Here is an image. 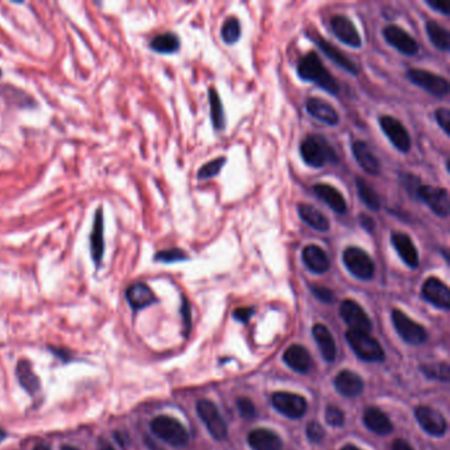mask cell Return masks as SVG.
<instances>
[{
  "label": "cell",
  "mask_w": 450,
  "mask_h": 450,
  "mask_svg": "<svg viewBox=\"0 0 450 450\" xmlns=\"http://www.w3.org/2000/svg\"><path fill=\"white\" fill-rule=\"evenodd\" d=\"M297 75L302 81L317 84L329 94L337 95L339 93L337 79L330 75L316 52H309L301 57L297 64Z\"/></svg>",
  "instance_id": "cell-1"
},
{
  "label": "cell",
  "mask_w": 450,
  "mask_h": 450,
  "mask_svg": "<svg viewBox=\"0 0 450 450\" xmlns=\"http://www.w3.org/2000/svg\"><path fill=\"white\" fill-rule=\"evenodd\" d=\"M300 155L307 165L316 169L337 160L336 150L321 135H308L301 141Z\"/></svg>",
  "instance_id": "cell-2"
},
{
  "label": "cell",
  "mask_w": 450,
  "mask_h": 450,
  "mask_svg": "<svg viewBox=\"0 0 450 450\" xmlns=\"http://www.w3.org/2000/svg\"><path fill=\"white\" fill-rule=\"evenodd\" d=\"M152 432L175 448H182L188 444L189 433L177 419L170 416H158L150 422Z\"/></svg>",
  "instance_id": "cell-3"
},
{
  "label": "cell",
  "mask_w": 450,
  "mask_h": 450,
  "mask_svg": "<svg viewBox=\"0 0 450 450\" xmlns=\"http://www.w3.org/2000/svg\"><path fill=\"white\" fill-rule=\"evenodd\" d=\"M346 339L356 356L367 362H380L385 359V350L375 338L366 331L349 329Z\"/></svg>",
  "instance_id": "cell-4"
},
{
  "label": "cell",
  "mask_w": 450,
  "mask_h": 450,
  "mask_svg": "<svg viewBox=\"0 0 450 450\" xmlns=\"http://www.w3.org/2000/svg\"><path fill=\"white\" fill-rule=\"evenodd\" d=\"M342 260L347 271L359 280H371L375 275V264L371 256L361 247L350 246L344 251Z\"/></svg>",
  "instance_id": "cell-5"
},
{
  "label": "cell",
  "mask_w": 450,
  "mask_h": 450,
  "mask_svg": "<svg viewBox=\"0 0 450 450\" xmlns=\"http://www.w3.org/2000/svg\"><path fill=\"white\" fill-rule=\"evenodd\" d=\"M407 77L412 81L413 84H417L419 87H422L427 93H429L436 98H444L449 93L448 79L429 70L410 69L407 72Z\"/></svg>",
  "instance_id": "cell-6"
},
{
  "label": "cell",
  "mask_w": 450,
  "mask_h": 450,
  "mask_svg": "<svg viewBox=\"0 0 450 450\" xmlns=\"http://www.w3.org/2000/svg\"><path fill=\"white\" fill-rule=\"evenodd\" d=\"M379 124L382 131L385 132L387 139L391 141L399 152L407 153L412 147V141L410 132L404 127L403 123L391 115H383L379 118Z\"/></svg>",
  "instance_id": "cell-7"
},
{
  "label": "cell",
  "mask_w": 450,
  "mask_h": 450,
  "mask_svg": "<svg viewBox=\"0 0 450 450\" xmlns=\"http://www.w3.org/2000/svg\"><path fill=\"white\" fill-rule=\"evenodd\" d=\"M416 194L436 216L441 218H446L449 216L450 198L446 189L422 185L416 189Z\"/></svg>",
  "instance_id": "cell-8"
},
{
  "label": "cell",
  "mask_w": 450,
  "mask_h": 450,
  "mask_svg": "<svg viewBox=\"0 0 450 450\" xmlns=\"http://www.w3.org/2000/svg\"><path fill=\"white\" fill-rule=\"evenodd\" d=\"M393 322H394L396 331L407 344L420 345V344H424L428 338L427 330L422 328L420 324L415 322L407 314H404L402 310H393Z\"/></svg>",
  "instance_id": "cell-9"
},
{
  "label": "cell",
  "mask_w": 450,
  "mask_h": 450,
  "mask_svg": "<svg viewBox=\"0 0 450 450\" xmlns=\"http://www.w3.org/2000/svg\"><path fill=\"white\" fill-rule=\"evenodd\" d=\"M198 416L207 425V431L216 439L221 441L227 436V425L224 417L218 411L216 404L210 400H199L197 403Z\"/></svg>",
  "instance_id": "cell-10"
},
{
  "label": "cell",
  "mask_w": 450,
  "mask_h": 450,
  "mask_svg": "<svg viewBox=\"0 0 450 450\" xmlns=\"http://www.w3.org/2000/svg\"><path fill=\"white\" fill-rule=\"evenodd\" d=\"M271 402L273 407L288 419H300L308 408V403L304 396L291 393H275Z\"/></svg>",
  "instance_id": "cell-11"
},
{
  "label": "cell",
  "mask_w": 450,
  "mask_h": 450,
  "mask_svg": "<svg viewBox=\"0 0 450 450\" xmlns=\"http://www.w3.org/2000/svg\"><path fill=\"white\" fill-rule=\"evenodd\" d=\"M385 41L404 56H415L419 52V44L405 29L390 24L383 28Z\"/></svg>",
  "instance_id": "cell-12"
},
{
  "label": "cell",
  "mask_w": 450,
  "mask_h": 450,
  "mask_svg": "<svg viewBox=\"0 0 450 450\" xmlns=\"http://www.w3.org/2000/svg\"><path fill=\"white\" fill-rule=\"evenodd\" d=\"M415 416L422 429L431 436L441 437L448 431V422L445 420V417L431 407H427V405L417 407L415 411Z\"/></svg>",
  "instance_id": "cell-13"
},
{
  "label": "cell",
  "mask_w": 450,
  "mask_h": 450,
  "mask_svg": "<svg viewBox=\"0 0 450 450\" xmlns=\"http://www.w3.org/2000/svg\"><path fill=\"white\" fill-rule=\"evenodd\" d=\"M341 317L349 325L351 330H359V331H366L368 333L373 324L371 319L367 316L363 308L354 300H345L341 304Z\"/></svg>",
  "instance_id": "cell-14"
},
{
  "label": "cell",
  "mask_w": 450,
  "mask_h": 450,
  "mask_svg": "<svg viewBox=\"0 0 450 450\" xmlns=\"http://www.w3.org/2000/svg\"><path fill=\"white\" fill-rule=\"evenodd\" d=\"M422 297L440 309H450V291L448 285L437 278H428L422 288Z\"/></svg>",
  "instance_id": "cell-15"
},
{
  "label": "cell",
  "mask_w": 450,
  "mask_h": 450,
  "mask_svg": "<svg viewBox=\"0 0 450 450\" xmlns=\"http://www.w3.org/2000/svg\"><path fill=\"white\" fill-rule=\"evenodd\" d=\"M330 27L339 41L349 47H362V38L350 18L345 15H334L330 20Z\"/></svg>",
  "instance_id": "cell-16"
},
{
  "label": "cell",
  "mask_w": 450,
  "mask_h": 450,
  "mask_svg": "<svg viewBox=\"0 0 450 450\" xmlns=\"http://www.w3.org/2000/svg\"><path fill=\"white\" fill-rule=\"evenodd\" d=\"M391 243L394 246L395 250L397 255L400 256V259L403 260L410 268H417L420 258H419V251L416 248V246L413 243L412 238L402 231H394L391 234Z\"/></svg>",
  "instance_id": "cell-17"
},
{
  "label": "cell",
  "mask_w": 450,
  "mask_h": 450,
  "mask_svg": "<svg viewBox=\"0 0 450 450\" xmlns=\"http://www.w3.org/2000/svg\"><path fill=\"white\" fill-rule=\"evenodd\" d=\"M93 229L90 234V253L95 265H101L104 256V209L98 207L95 210Z\"/></svg>",
  "instance_id": "cell-18"
},
{
  "label": "cell",
  "mask_w": 450,
  "mask_h": 450,
  "mask_svg": "<svg viewBox=\"0 0 450 450\" xmlns=\"http://www.w3.org/2000/svg\"><path fill=\"white\" fill-rule=\"evenodd\" d=\"M305 106H307V111L313 118L319 119V122L325 123L331 127L337 126L339 123V115H338L337 110L325 99L312 97V98L307 99Z\"/></svg>",
  "instance_id": "cell-19"
},
{
  "label": "cell",
  "mask_w": 450,
  "mask_h": 450,
  "mask_svg": "<svg viewBox=\"0 0 450 450\" xmlns=\"http://www.w3.org/2000/svg\"><path fill=\"white\" fill-rule=\"evenodd\" d=\"M287 366L299 374H308L313 367V359L309 351L300 345H292L288 347L282 356Z\"/></svg>",
  "instance_id": "cell-20"
},
{
  "label": "cell",
  "mask_w": 450,
  "mask_h": 450,
  "mask_svg": "<svg viewBox=\"0 0 450 450\" xmlns=\"http://www.w3.org/2000/svg\"><path fill=\"white\" fill-rule=\"evenodd\" d=\"M302 262L309 271L314 273H328L330 268L328 253L317 244H308L304 247Z\"/></svg>",
  "instance_id": "cell-21"
},
{
  "label": "cell",
  "mask_w": 450,
  "mask_h": 450,
  "mask_svg": "<svg viewBox=\"0 0 450 450\" xmlns=\"http://www.w3.org/2000/svg\"><path fill=\"white\" fill-rule=\"evenodd\" d=\"M351 150L359 167L371 176H376L380 172V161L370 150L365 141H356L351 144Z\"/></svg>",
  "instance_id": "cell-22"
},
{
  "label": "cell",
  "mask_w": 450,
  "mask_h": 450,
  "mask_svg": "<svg viewBox=\"0 0 450 450\" xmlns=\"http://www.w3.org/2000/svg\"><path fill=\"white\" fill-rule=\"evenodd\" d=\"M126 297H127L128 304L135 310L144 309L158 301L156 295L153 293L150 287L146 282H133L127 288Z\"/></svg>",
  "instance_id": "cell-23"
},
{
  "label": "cell",
  "mask_w": 450,
  "mask_h": 450,
  "mask_svg": "<svg viewBox=\"0 0 450 450\" xmlns=\"http://www.w3.org/2000/svg\"><path fill=\"white\" fill-rule=\"evenodd\" d=\"M334 385L339 394L345 397H356L361 394L365 388V382L361 376L350 371V370H344L341 371L336 379H334Z\"/></svg>",
  "instance_id": "cell-24"
},
{
  "label": "cell",
  "mask_w": 450,
  "mask_h": 450,
  "mask_svg": "<svg viewBox=\"0 0 450 450\" xmlns=\"http://www.w3.org/2000/svg\"><path fill=\"white\" fill-rule=\"evenodd\" d=\"M314 194L322 199L337 214H345L347 212L346 199L337 188L329 184H316L313 187Z\"/></svg>",
  "instance_id": "cell-25"
},
{
  "label": "cell",
  "mask_w": 450,
  "mask_h": 450,
  "mask_svg": "<svg viewBox=\"0 0 450 450\" xmlns=\"http://www.w3.org/2000/svg\"><path fill=\"white\" fill-rule=\"evenodd\" d=\"M314 41L319 45V49L325 53V56L330 58L334 64H337L339 67H342L344 70H346L351 75H358L359 70L354 61H351L349 57L345 56L337 47L331 45L328 40L319 38L317 35H314Z\"/></svg>",
  "instance_id": "cell-26"
},
{
  "label": "cell",
  "mask_w": 450,
  "mask_h": 450,
  "mask_svg": "<svg viewBox=\"0 0 450 450\" xmlns=\"http://www.w3.org/2000/svg\"><path fill=\"white\" fill-rule=\"evenodd\" d=\"M248 445L253 450H282V439L270 429H253L248 434Z\"/></svg>",
  "instance_id": "cell-27"
},
{
  "label": "cell",
  "mask_w": 450,
  "mask_h": 450,
  "mask_svg": "<svg viewBox=\"0 0 450 450\" xmlns=\"http://www.w3.org/2000/svg\"><path fill=\"white\" fill-rule=\"evenodd\" d=\"M312 331H313V337L317 342V346H319L322 358L328 362H333L337 356V346H336V341L331 336L330 330L322 324H316Z\"/></svg>",
  "instance_id": "cell-28"
},
{
  "label": "cell",
  "mask_w": 450,
  "mask_h": 450,
  "mask_svg": "<svg viewBox=\"0 0 450 450\" xmlns=\"http://www.w3.org/2000/svg\"><path fill=\"white\" fill-rule=\"evenodd\" d=\"M363 422L370 431L375 432L376 434L380 436H387L394 429V425L388 416L376 407L367 408L363 415Z\"/></svg>",
  "instance_id": "cell-29"
},
{
  "label": "cell",
  "mask_w": 450,
  "mask_h": 450,
  "mask_svg": "<svg viewBox=\"0 0 450 450\" xmlns=\"http://www.w3.org/2000/svg\"><path fill=\"white\" fill-rule=\"evenodd\" d=\"M297 212L301 219L312 227L313 230H317L319 233H326L330 229V221L328 216L321 213L319 209L309 204H299Z\"/></svg>",
  "instance_id": "cell-30"
},
{
  "label": "cell",
  "mask_w": 450,
  "mask_h": 450,
  "mask_svg": "<svg viewBox=\"0 0 450 450\" xmlns=\"http://www.w3.org/2000/svg\"><path fill=\"white\" fill-rule=\"evenodd\" d=\"M16 374L19 379L21 387L29 393V394H36L40 390V379L33 371L31 362L27 359H20L16 368Z\"/></svg>",
  "instance_id": "cell-31"
},
{
  "label": "cell",
  "mask_w": 450,
  "mask_h": 450,
  "mask_svg": "<svg viewBox=\"0 0 450 450\" xmlns=\"http://www.w3.org/2000/svg\"><path fill=\"white\" fill-rule=\"evenodd\" d=\"M150 47L160 55H173L180 49V38L172 32L160 33L150 40Z\"/></svg>",
  "instance_id": "cell-32"
},
{
  "label": "cell",
  "mask_w": 450,
  "mask_h": 450,
  "mask_svg": "<svg viewBox=\"0 0 450 450\" xmlns=\"http://www.w3.org/2000/svg\"><path fill=\"white\" fill-rule=\"evenodd\" d=\"M427 35L432 41V44L437 49L448 52L450 49V36L448 29L444 28L437 21L428 20L425 24Z\"/></svg>",
  "instance_id": "cell-33"
},
{
  "label": "cell",
  "mask_w": 450,
  "mask_h": 450,
  "mask_svg": "<svg viewBox=\"0 0 450 450\" xmlns=\"http://www.w3.org/2000/svg\"><path fill=\"white\" fill-rule=\"evenodd\" d=\"M356 185L358 196L363 202V205H366L367 209H370L373 212H379L382 207V202H380V198L378 196L375 189L373 188L366 180H363L362 177L356 178Z\"/></svg>",
  "instance_id": "cell-34"
},
{
  "label": "cell",
  "mask_w": 450,
  "mask_h": 450,
  "mask_svg": "<svg viewBox=\"0 0 450 450\" xmlns=\"http://www.w3.org/2000/svg\"><path fill=\"white\" fill-rule=\"evenodd\" d=\"M209 102H210V115H212V122L216 130H225L226 118L224 104L221 101V97L218 94L214 87L209 89Z\"/></svg>",
  "instance_id": "cell-35"
},
{
  "label": "cell",
  "mask_w": 450,
  "mask_h": 450,
  "mask_svg": "<svg viewBox=\"0 0 450 450\" xmlns=\"http://www.w3.org/2000/svg\"><path fill=\"white\" fill-rule=\"evenodd\" d=\"M242 35V26L241 21L235 16H231L225 20L222 28H221V36L226 44H235L241 38Z\"/></svg>",
  "instance_id": "cell-36"
},
{
  "label": "cell",
  "mask_w": 450,
  "mask_h": 450,
  "mask_svg": "<svg viewBox=\"0 0 450 450\" xmlns=\"http://www.w3.org/2000/svg\"><path fill=\"white\" fill-rule=\"evenodd\" d=\"M226 163H227V159H226L225 156H219V158H216V159L209 161L207 164H204L197 172L198 180L204 181V180L216 177L221 173V170L225 167Z\"/></svg>",
  "instance_id": "cell-37"
},
{
  "label": "cell",
  "mask_w": 450,
  "mask_h": 450,
  "mask_svg": "<svg viewBox=\"0 0 450 450\" xmlns=\"http://www.w3.org/2000/svg\"><path fill=\"white\" fill-rule=\"evenodd\" d=\"M188 259V253L181 248H177V247L168 248V250H161L155 255V262L164 263V264L185 262Z\"/></svg>",
  "instance_id": "cell-38"
},
{
  "label": "cell",
  "mask_w": 450,
  "mask_h": 450,
  "mask_svg": "<svg viewBox=\"0 0 450 450\" xmlns=\"http://www.w3.org/2000/svg\"><path fill=\"white\" fill-rule=\"evenodd\" d=\"M424 374L437 380H449V366L446 363H434V365H427L422 366Z\"/></svg>",
  "instance_id": "cell-39"
},
{
  "label": "cell",
  "mask_w": 450,
  "mask_h": 450,
  "mask_svg": "<svg viewBox=\"0 0 450 450\" xmlns=\"http://www.w3.org/2000/svg\"><path fill=\"white\" fill-rule=\"evenodd\" d=\"M325 419L330 425L333 427H342L345 424V413L342 412L338 407L334 405H329L325 411Z\"/></svg>",
  "instance_id": "cell-40"
},
{
  "label": "cell",
  "mask_w": 450,
  "mask_h": 450,
  "mask_svg": "<svg viewBox=\"0 0 450 450\" xmlns=\"http://www.w3.org/2000/svg\"><path fill=\"white\" fill-rule=\"evenodd\" d=\"M236 405H238V411L242 415L243 419L253 420L255 415H256V410H255V405H253V402L250 399L241 397V399H238Z\"/></svg>",
  "instance_id": "cell-41"
},
{
  "label": "cell",
  "mask_w": 450,
  "mask_h": 450,
  "mask_svg": "<svg viewBox=\"0 0 450 450\" xmlns=\"http://www.w3.org/2000/svg\"><path fill=\"white\" fill-rule=\"evenodd\" d=\"M436 122L446 135H450V111L448 107H440L434 113Z\"/></svg>",
  "instance_id": "cell-42"
},
{
  "label": "cell",
  "mask_w": 450,
  "mask_h": 450,
  "mask_svg": "<svg viewBox=\"0 0 450 450\" xmlns=\"http://www.w3.org/2000/svg\"><path fill=\"white\" fill-rule=\"evenodd\" d=\"M307 434H308V439H309L312 442L319 444V442L324 440L325 431H324V428L319 425V422H312L308 424Z\"/></svg>",
  "instance_id": "cell-43"
},
{
  "label": "cell",
  "mask_w": 450,
  "mask_h": 450,
  "mask_svg": "<svg viewBox=\"0 0 450 450\" xmlns=\"http://www.w3.org/2000/svg\"><path fill=\"white\" fill-rule=\"evenodd\" d=\"M312 293L322 302H333L334 300V293L331 290H329L326 287L322 285H313L312 287Z\"/></svg>",
  "instance_id": "cell-44"
},
{
  "label": "cell",
  "mask_w": 450,
  "mask_h": 450,
  "mask_svg": "<svg viewBox=\"0 0 450 450\" xmlns=\"http://www.w3.org/2000/svg\"><path fill=\"white\" fill-rule=\"evenodd\" d=\"M359 222H361V226H362L366 231H368L370 234L375 230V219H374L373 216L366 214V213H362V214L359 216Z\"/></svg>",
  "instance_id": "cell-45"
},
{
  "label": "cell",
  "mask_w": 450,
  "mask_h": 450,
  "mask_svg": "<svg viewBox=\"0 0 450 450\" xmlns=\"http://www.w3.org/2000/svg\"><path fill=\"white\" fill-rule=\"evenodd\" d=\"M253 308H238L234 312V319L239 322H248L250 319L253 317Z\"/></svg>",
  "instance_id": "cell-46"
},
{
  "label": "cell",
  "mask_w": 450,
  "mask_h": 450,
  "mask_svg": "<svg viewBox=\"0 0 450 450\" xmlns=\"http://www.w3.org/2000/svg\"><path fill=\"white\" fill-rule=\"evenodd\" d=\"M425 3H427L431 9H433L434 11H437V12H440L442 15H449L448 6H446V3H445V1H442V0H427Z\"/></svg>",
  "instance_id": "cell-47"
},
{
  "label": "cell",
  "mask_w": 450,
  "mask_h": 450,
  "mask_svg": "<svg viewBox=\"0 0 450 450\" xmlns=\"http://www.w3.org/2000/svg\"><path fill=\"white\" fill-rule=\"evenodd\" d=\"M393 450H413V448L407 441L399 439V440L395 441Z\"/></svg>",
  "instance_id": "cell-48"
},
{
  "label": "cell",
  "mask_w": 450,
  "mask_h": 450,
  "mask_svg": "<svg viewBox=\"0 0 450 450\" xmlns=\"http://www.w3.org/2000/svg\"><path fill=\"white\" fill-rule=\"evenodd\" d=\"M97 450H115L113 446L109 444V442H104V441H101L99 444H98V448Z\"/></svg>",
  "instance_id": "cell-49"
},
{
  "label": "cell",
  "mask_w": 450,
  "mask_h": 450,
  "mask_svg": "<svg viewBox=\"0 0 450 450\" xmlns=\"http://www.w3.org/2000/svg\"><path fill=\"white\" fill-rule=\"evenodd\" d=\"M33 450H50V449H49V446H47V445H44V444H38V445H36V446L33 448Z\"/></svg>",
  "instance_id": "cell-50"
},
{
  "label": "cell",
  "mask_w": 450,
  "mask_h": 450,
  "mask_svg": "<svg viewBox=\"0 0 450 450\" xmlns=\"http://www.w3.org/2000/svg\"><path fill=\"white\" fill-rule=\"evenodd\" d=\"M341 450H362V449H359V448H358V446H356V445H350V444H349V445H345V446H344V448H342V449Z\"/></svg>",
  "instance_id": "cell-51"
},
{
  "label": "cell",
  "mask_w": 450,
  "mask_h": 450,
  "mask_svg": "<svg viewBox=\"0 0 450 450\" xmlns=\"http://www.w3.org/2000/svg\"><path fill=\"white\" fill-rule=\"evenodd\" d=\"M6 437H7V432L0 428V442H1V441L6 440Z\"/></svg>",
  "instance_id": "cell-52"
},
{
  "label": "cell",
  "mask_w": 450,
  "mask_h": 450,
  "mask_svg": "<svg viewBox=\"0 0 450 450\" xmlns=\"http://www.w3.org/2000/svg\"><path fill=\"white\" fill-rule=\"evenodd\" d=\"M61 450H79V449H77V448H75V446H70V445H64V446L61 448Z\"/></svg>",
  "instance_id": "cell-53"
},
{
  "label": "cell",
  "mask_w": 450,
  "mask_h": 450,
  "mask_svg": "<svg viewBox=\"0 0 450 450\" xmlns=\"http://www.w3.org/2000/svg\"><path fill=\"white\" fill-rule=\"evenodd\" d=\"M0 77H1V69H0Z\"/></svg>",
  "instance_id": "cell-54"
}]
</instances>
